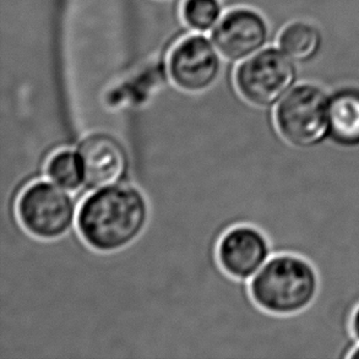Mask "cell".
I'll return each mask as SVG.
<instances>
[{"instance_id": "cell-12", "label": "cell", "mask_w": 359, "mask_h": 359, "mask_svg": "<svg viewBox=\"0 0 359 359\" xmlns=\"http://www.w3.org/2000/svg\"><path fill=\"white\" fill-rule=\"evenodd\" d=\"M47 175L68 191L80 189L85 184V175L79 152L63 150L54 154L47 163Z\"/></svg>"}, {"instance_id": "cell-7", "label": "cell", "mask_w": 359, "mask_h": 359, "mask_svg": "<svg viewBox=\"0 0 359 359\" xmlns=\"http://www.w3.org/2000/svg\"><path fill=\"white\" fill-rule=\"evenodd\" d=\"M266 21L255 10L237 8L219 20L212 31V42L221 55L231 62L252 57L265 46Z\"/></svg>"}, {"instance_id": "cell-14", "label": "cell", "mask_w": 359, "mask_h": 359, "mask_svg": "<svg viewBox=\"0 0 359 359\" xmlns=\"http://www.w3.org/2000/svg\"><path fill=\"white\" fill-rule=\"evenodd\" d=\"M351 332L355 340L359 342V306L355 308L351 318Z\"/></svg>"}, {"instance_id": "cell-15", "label": "cell", "mask_w": 359, "mask_h": 359, "mask_svg": "<svg viewBox=\"0 0 359 359\" xmlns=\"http://www.w3.org/2000/svg\"><path fill=\"white\" fill-rule=\"evenodd\" d=\"M348 357L352 359H359V346L351 352V355Z\"/></svg>"}, {"instance_id": "cell-1", "label": "cell", "mask_w": 359, "mask_h": 359, "mask_svg": "<svg viewBox=\"0 0 359 359\" xmlns=\"http://www.w3.org/2000/svg\"><path fill=\"white\" fill-rule=\"evenodd\" d=\"M147 219V204L139 190L112 185L83 200L79 209V232L95 250L117 252L142 233Z\"/></svg>"}, {"instance_id": "cell-11", "label": "cell", "mask_w": 359, "mask_h": 359, "mask_svg": "<svg viewBox=\"0 0 359 359\" xmlns=\"http://www.w3.org/2000/svg\"><path fill=\"white\" fill-rule=\"evenodd\" d=\"M278 44L282 52L294 62H306L320 48V32L308 22H292L282 29Z\"/></svg>"}, {"instance_id": "cell-2", "label": "cell", "mask_w": 359, "mask_h": 359, "mask_svg": "<svg viewBox=\"0 0 359 359\" xmlns=\"http://www.w3.org/2000/svg\"><path fill=\"white\" fill-rule=\"evenodd\" d=\"M318 292L316 267L294 254L271 257L250 283V294L257 306L273 316H294L306 311Z\"/></svg>"}, {"instance_id": "cell-5", "label": "cell", "mask_w": 359, "mask_h": 359, "mask_svg": "<svg viewBox=\"0 0 359 359\" xmlns=\"http://www.w3.org/2000/svg\"><path fill=\"white\" fill-rule=\"evenodd\" d=\"M283 52L267 48L245 59L236 72L238 93L257 107H271L293 88L296 69Z\"/></svg>"}, {"instance_id": "cell-9", "label": "cell", "mask_w": 359, "mask_h": 359, "mask_svg": "<svg viewBox=\"0 0 359 359\" xmlns=\"http://www.w3.org/2000/svg\"><path fill=\"white\" fill-rule=\"evenodd\" d=\"M78 152L88 188L102 189L117 185L124 178L128 168L126 151L113 137L90 136Z\"/></svg>"}, {"instance_id": "cell-6", "label": "cell", "mask_w": 359, "mask_h": 359, "mask_svg": "<svg viewBox=\"0 0 359 359\" xmlns=\"http://www.w3.org/2000/svg\"><path fill=\"white\" fill-rule=\"evenodd\" d=\"M219 50L201 34H191L170 50L168 74L177 88L185 93H203L219 79Z\"/></svg>"}, {"instance_id": "cell-3", "label": "cell", "mask_w": 359, "mask_h": 359, "mask_svg": "<svg viewBox=\"0 0 359 359\" xmlns=\"http://www.w3.org/2000/svg\"><path fill=\"white\" fill-rule=\"evenodd\" d=\"M330 96L313 83L292 88L276 104L275 124L287 144L313 149L330 137Z\"/></svg>"}, {"instance_id": "cell-4", "label": "cell", "mask_w": 359, "mask_h": 359, "mask_svg": "<svg viewBox=\"0 0 359 359\" xmlns=\"http://www.w3.org/2000/svg\"><path fill=\"white\" fill-rule=\"evenodd\" d=\"M75 203L68 190L55 183L36 182L20 195L18 216L27 232L36 238H62L73 227Z\"/></svg>"}, {"instance_id": "cell-13", "label": "cell", "mask_w": 359, "mask_h": 359, "mask_svg": "<svg viewBox=\"0 0 359 359\" xmlns=\"http://www.w3.org/2000/svg\"><path fill=\"white\" fill-rule=\"evenodd\" d=\"M222 15L219 0H184L182 18L185 25L198 32H206L219 24Z\"/></svg>"}, {"instance_id": "cell-10", "label": "cell", "mask_w": 359, "mask_h": 359, "mask_svg": "<svg viewBox=\"0 0 359 359\" xmlns=\"http://www.w3.org/2000/svg\"><path fill=\"white\" fill-rule=\"evenodd\" d=\"M329 140L346 149L359 147V90L344 88L330 96Z\"/></svg>"}, {"instance_id": "cell-8", "label": "cell", "mask_w": 359, "mask_h": 359, "mask_svg": "<svg viewBox=\"0 0 359 359\" xmlns=\"http://www.w3.org/2000/svg\"><path fill=\"white\" fill-rule=\"evenodd\" d=\"M270 255L266 237L254 227L239 226L224 234L219 244V260L229 275L248 280L260 271Z\"/></svg>"}]
</instances>
